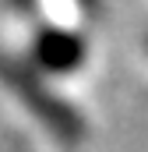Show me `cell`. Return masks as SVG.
Returning <instances> with one entry per match:
<instances>
[{
    "label": "cell",
    "instance_id": "6da1fadb",
    "mask_svg": "<svg viewBox=\"0 0 148 152\" xmlns=\"http://www.w3.org/2000/svg\"><path fill=\"white\" fill-rule=\"evenodd\" d=\"M0 81L28 106V113L36 117L46 131H53L57 142L78 145V142L85 138V120L74 113L71 106H67V103H64V99H60L32 67H28V64L7 57L4 50H0Z\"/></svg>",
    "mask_w": 148,
    "mask_h": 152
},
{
    "label": "cell",
    "instance_id": "7a4b0ae2",
    "mask_svg": "<svg viewBox=\"0 0 148 152\" xmlns=\"http://www.w3.org/2000/svg\"><path fill=\"white\" fill-rule=\"evenodd\" d=\"M32 57L46 75H71L85 64V42L60 28H42L32 42Z\"/></svg>",
    "mask_w": 148,
    "mask_h": 152
}]
</instances>
